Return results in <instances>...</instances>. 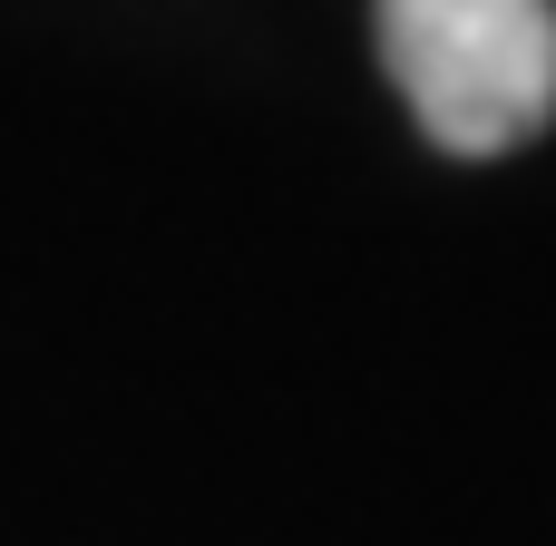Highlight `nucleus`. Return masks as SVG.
Listing matches in <instances>:
<instances>
[{"mask_svg": "<svg viewBox=\"0 0 556 546\" xmlns=\"http://www.w3.org/2000/svg\"><path fill=\"white\" fill-rule=\"evenodd\" d=\"M381 59L450 156H508L556 117V0H371Z\"/></svg>", "mask_w": 556, "mask_h": 546, "instance_id": "nucleus-1", "label": "nucleus"}]
</instances>
